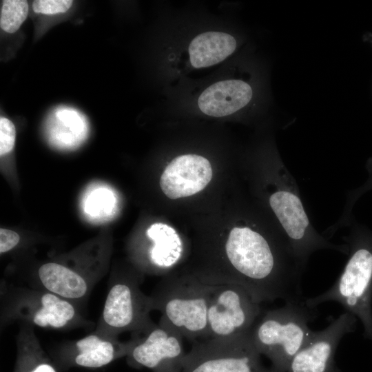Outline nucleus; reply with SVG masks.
<instances>
[{"label":"nucleus","instance_id":"obj_1","mask_svg":"<svg viewBox=\"0 0 372 372\" xmlns=\"http://www.w3.org/2000/svg\"><path fill=\"white\" fill-rule=\"evenodd\" d=\"M215 287L192 273L169 274L150 296L153 309L161 313L159 322L194 343L208 339L207 312Z\"/></svg>","mask_w":372,"mask_h":372},{"label":"nucleus","instance_id":"obj_2","mask_svg":"<svg viewBox=\"0 0 372 372\" xmlns=\"http://www.w3.org/2000/svg\"><path fill=\"white\" fill-rule=\"evenodd\" d=\"M344 240L349 258L340 277L328 290L304 302L312 309L329 301L338 302L358 318L364 337L372 341V234L355 227Z\"/></svg>","mask_w":372,"mask_h":372},{"label":"nucleus","instance_id":"obj_3","mask_svg":"<svg viewBox=\"0 0 372 372\" xmlns=\"http://www.w3.org/2000/svg\"><path fill=\"white\" fill-rule=\"evenodd\" d=\"M304 301L287 302L265 311L251 329L256 349L270 360L275 372H286L293 356L313 334L309 323L316 312Z\"/></svg>","mask_w":372,"mask_h":372},{"label":"nucleus","instance_id":"obj_4","mask_svg":"<svg viewBox=\"0 0 372 372\" xmlns=\"http://www.w3.org/2000/svg\"><path fill=\"white\" fill-rule=\"evenodd\" d=\"M250 332L194 342L181 372H275L262 364Z\"/></svg>","mask_w":372,"mask_h":372},{"label":"nucleus","instance_id":"obj_5","mask_svg":"<svg viewBox=\"0 0 372 372\" xmlns=\"http://www.w3.org/2000/svg\"><path fill=\"white\" fill-rule=\"evenodd\" d=\"M152 310L151 296L143 293L136 279H118L110 287L95 332L112 338L127 331L145 334L156 324L150 318Z\"/></svg>","mask_w":372,"mask_h":372},{"label":"nucleus","instance_id":"obj_6","mask_svg":"<svg viewBox=\"0 0 372 372\" xmlns=\"http://www.w3.org/2000/svg\"><path fill=\"white\" fill-rule=\"evenodd\" d=\"M260 314V303L242 287L234 284L216 285L207 312L208 339L247 333Z\"/></svg>","mask_w":372,"mask_h":372},{"label":"nucleus","instance_id":"obj_7","mask_svg":"<svg viewBox=\"0 0 372 372\" xmlns=\"http://www.w3.org/2000/svg\"><path fill=\"white\" fill-rule=\"evenodd\" d=\"M7 320H20L25 324L63 329L81 321L74 304L58 295L43 290H19L4 309Z\"/></svg>","mask_w":372,"mask_h":372},{"label":"nucleus","instance_id":"obj_8","mask_svg":"<svg viewBox=\"0 0 372 372\" xmlns=\"http://www.w3.org/2000/svg\"><path fill=\"white\" fill-rule=\"evenodd\" d=\"M357 318L346 311L324 329L313 331L293 356L286 372H336L334 356L342 338L355 329Z\"/></svg>","mask_w":372,"mask_h":372},{"label":"nucleus","instance_id":"obj_9","mask_svg":"<svg viewBox=\"0 0 372 372\" xmlns=\"http://www.w3.org/2000/svg\"><path fill=\"white\" fill-rule=\"evenodd\" d=\"M183 337L158 322L141 336L129 354L136 363L154 372H181L185 355Z\"/></svg>","mask_w":372,"mask_h":372},{"label":"nucleus","instance_id":"obj_10","mask_svg":"<svg viewBox=\"0 0 372 372\" xmlns=\"http://www.w3.org/2000/svg\"><path fill=\"white\" fill-rule=\"evenodd\" d=\"M209 161L196 154L174 158L160 178L163 192L170 199L192 196L203 190L212 178Z\"/></svg>","mask_w":372,"mask_h":372},{"label":"nucleus","instance_id":"obj_11","mask_svg":"<svg viewBox=\"0 0 372 372\" xmlns=\"http://www.w3.org/2000/svg\"><path fill=\"white\" fill-rule=\"evenodd\" d=\"M252 90L240 80L217 82L207 87L199 96L198 105L205 114L222 117L231 114L251 100Z\"/></svg>","mask_w":372,"mask_h":372},{"label":"nucleus","instance_id":"obj_12","mask_svg":"<svg viewBox=\"0 0 372 372\" xmlns=\"http://www.w3.org/2000/svg\"><path fill=\"white\" fill-rule=\"evenodd\" d=\"M141 337L134 335L127 342H121L117 338H106L94 332L75 342L74 362L87 368L103 366L117 355L129 353Z\"/></svg>","mask_w":372,"mask_h":372},{"label":"nucleus","instance_id":"obj_13","mask_svg":"<svg viewBox=\"0 0 372 372\" xmlns=\"http://www.w3.org/2000/svg\"><path fill=\"white\" fill-rule=\"evenodd\" d=\"M151 241L147 251L149 262L158 271L169 270L181 260L184 253L183 240L176 231L164 223H154L146 231Z\"/></svg>","mask_w":372,"mask_h":372},{"label":"nucleus","instance_id":"obj_14","mask_svg":"<svg viewBox=\"0 0 372 372\" xmlns=\"http://www.w3.org/2000/svg\"><path fill=\"white\" fill-rule=\"evenodd\" d=\"M235 39L220 32H206L196 37L190 43V62L196 68L209 67L223 61L234 52Z\"/></svg>","mask_w":372,"mask_h":372},{"label":"nucleus","instance_id":"obj_15","mask_svg":"<svg viewBox=\"0 0 372 372\" xmlns=\"http://www.w3.org/2000/svg\"><path fill=\"white\" fill-rule=\"evenodd\" d=\"M48 123V137L52 144L61 148L74 147L87 134L85 119L72 109L57 110Z\"/></svg>","mask_w":372,"mask_h":372},{"label":"nucleus","instance_id":"obj_16","mask_svg":"<svg viewBox=\"0 0 372 372\" xmlns=\"http://www.w3.org/2000/svg\"><path fill=\"white\" fill-rule=\"evenodd\" d=\"M116 199L112 191L105 187L92 189L85 199V211L90 217L101 218L113 212Z\"/></svg>","mask_w":372,"mask_h":372},{"label":"nucleus","instance_id":"obj_17","mask_svg":"<svg viewBox=\"0 0 372 372\" xmlns=\"http://www.w3.org/2000/svg\"><path fill=\"white\" fill-rule=\"evenodd\" d=\"M28 13V3L27 1H3L1 8V28L8 33L15 32L26 19Z\"/></svg>","mask_w":372,"mask_h":372},{"label":"nucleus","instance_id":"obj_18","mask_svg":"<svg viewBox=\"0 0 372 372\" xmlns=\"http://www.w3.org/2000/svg\"><path fill=\"white\" fill-rule=\"evenodd\" d=\"M16 130L13 123L7 118H0V154L6 155L14 148Z\"/></svg>","mask_w":372,"mask_h":372},{"label":"nucleus","instance_id":"obj_19","mask_svg":"<svg viewBox=\"0 0 372 372\" xmlns=\"http://www.w3.org/2000/svg\"><path fill=\"white\" fill-rule=\"evenodd\" d=\"M71 0H37L32 3L33 10L43 14H56L68 11L72 5Z\"/></svg>","mask_w":372,"mask_h":372},{"label":"nucleus","instance_id":"obj_20","mask_svg":"<svg viewBox=\"0 0 372 372\" xmlns=\"http://www.w3.org/2000/svg\"><path fill=\"white\" fill-rule=\"evenodd\" d=\"M19 235L10 229H0V253L4 254L13 249L19 242Z\"/></svg>","mask_w":372,"mask_h":372},{"label":"nucleus","instance_id":"obj_21","mask_svg":"<svg viewBox=\"0 0 372 372\" xmlns=\"http://www.w3.org/2000/svg\"><path fill=\"white\" fill-rule=\"evenodd\" d=\"M30 372H56L54 367L47 363L38 364L32 371Z\"/></svg>","mask_w":372,"mask_h":372},{"label":"nucleus","instance_id":"obj_22","mask_svg":"<svg viewBox=\"0 0 372 372\" xmlns=\"http://www.w3.org/2000/svg\"><path fill=\"white\" fill-rule=\"evenodd\" d=\"M336 372H342L338 367L337 368Z\"/></svg>","mask_w":372,"mask_h":372}]
</instances>
